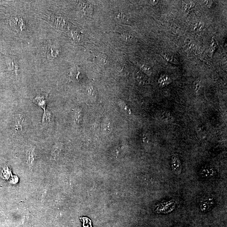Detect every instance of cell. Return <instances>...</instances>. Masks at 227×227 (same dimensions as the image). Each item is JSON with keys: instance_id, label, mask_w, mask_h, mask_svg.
Instances as JSON below:
<instances>
[{"instance_id": "8", "label": "cell", "mask_w": 227, "mask_h": 227, "mask_svg": "<svg viewBox=\"0 0 227 227\" xmlns=\"http://www.w3.org/2000/svg\"><path fill=\"white\" fill-rule=\"evenodd\" d=\"M161 55L168 62L175 64V65H177L178 63V61L176 60V59L172 55H168V54L163 53L161 54Z\"/></svg>"}, {"instance_id": "2", "label": "cell", "mask_w": 227, "mask_h": 227, "mask_svg": "<svg viewBox=\"0 0 227 227\" xmlns=\"http://www.w3.org/2000/svg\"><path fill=\"white\" fill-rule=\"evenodd\" d=\"M171 167L172 172L175 175L181 174L182 170V164L177 155H173L171 157Z\"/></svg>"}, {"instance_id": "13", "label": "cell", "mask_w": 227, "mask_h": 227, "mask_svg": "<svg viewBox=\"0 0 227 227\" xmlns=\"http://www.w3.org/2000/svg\"><path fill=\"white\" fill-rule=\"evenodd\" d=\"M121 35V36L123 37V39H124L125 41H128V40H131L133 39V38H132L130 34H128V33H122Z\"/></svg>"}, {"instance_id": "9", "label": "cell", "mask_w": 227, "mask_h": 227, "mask_svg": "<svg viewBox=\"0 0 227 227\" xmlns=\"http://www.w3.org/2000/svg\"><path fill=\"white\" fill-rule=\"evenodd\" d=\"M218 47V45L214 39H213V41L212 42V44H211L209 50V54L211 55L210 56L213 55V53L215 51L216 49H217Z\"/></svg>"}, {"instance_id": "3", "label": "cell", "mask_w": 227, "mask_h": 227, "mask_svg": "<svg viewBox=\"0 0 227 227\" xmlns=\"http://www.w3.org/2000/svg\"><path fill=\"white\" fill-rule=\"evenodd\" d=\"M215 170L211 166H203L200 171V176L205 178H209L215 175Z\"/></svg>"}, {"instance_id": "6", "label": "cell", "mask_w": 227, "mask_h": 227, "mask_svg": "<svg viewBox=\"0 0 227 227\" xmlns=\"http://www.w3.org/2000/svg\"><path fill=\"white\" fill-rule=\"evenodd\" d=\"M52 118L51 114L49 112L47 111L45 112H44L43 115L42 119V123L44 125H49L52 122Z\"/></svg>"}, {"instance_id": "16", "label": "cell", "mask_w": 227, "mask_h": 227, "mask_svg": "<svg viewBox=\"0 0 227 227\" xmlns=\"http://www.w3.org/2000/svg\"><path fill=\"white\" fill-rule=\"evenodd\" d=\"M195 86L196 87V90H199L200 87L199 83L198 82H196V84L195 85Z\"/></svg>"}, {"instance_id": "12", "label": "cell", "mask_w": 227, "mask_h": 227, "mask_svg": "<svg viewBox=\"0 0 227 227\" xmlns=\"http://www.w3.org/2000/svg\"><path fill=\"white\" fill-rule=\"evenodd\" d=\"M203 26H204L203 23H202V22H199L195 25L194 30L196 32L202 30Z\"/></svg>"}, {"instance_id": "7", "label": "cell", "mask_w": 227, "mask_h": 227, "mask_svg": "<svg viewBox=\"0 0 227 227\" xmlns=\"http://www.w3.org/2000/svg\"><path fill=\"white\" fill-rule=\"evenodd\" d=\"M60 151V144H56L54 145L52 150L50 158L52 160H55L58 156L59 153Z\"/></svg>"}, {"instance_id": "14", "label": "cell", "mask_w": 227, "mask_h": 227, "mask_svg": "<svg viewBox=\"0 0 227 227\" xmlns=\"http://www.w3.org/2000/svg\"><path fill=\"white\" fill-rule=\"evenodd\" d=\"M141 69L143 71H144L145 73L149 74V73H150V68L145 66V65H143L141 66Z\"/></svg>"}, {"instance_id": "10", "label": "cell", "mask_w": 227, "mask_h": 227, "mask_svg": "<svg viewBox=\"0 0 227 227\" xmlns=\"http://www.w3.org/2000/svg\"><path fill=\"white\" fill-rule=\"evenodd\" d=\"M81 220L83 221V226L84 227H92L91 225V221L89 218H81Z\"/></svg>"}, {"instance_id": "15", "label": "cell", "mask_w": 227, "mask_h": 227, "mask_svg": "<svg viewBox=\"0 0 227 227\" xmlns=\"http://www.w3.org/2000/svg\"><path fill=\"white\" fill-rule=\"evenodd\" d=\"M158 1H150V3H151V5H155L157 4V3H158Z\"/></svg>"}, {"instance_id": "5", "label": "cell", "mask_w": 227, "mask_h": 227, "mask_svg": "<svg viewBox=\"0 0 227 227\" xmlns=\"http://www.w3.org/2000/svg\"><path fill=\"white\" fill-rule=\"evenodd\" d=\"M27 158L28 164L30 167H33L35 162V154L34 150L33 148H31L27 152Z\"/></svg>"}, {"instance_id": "1", "label": "cell", "mask_w": 227, "mask_h": 227, "mask_svg": "<svg viewBox=\"0 0 227 227\" xmlns=\"http://www.w3.org/2000/svg\"><path fill=\"white\" fill-rule=\"evenodd\" d=\"M49 99L48 93H42L34 97L33 102L37 105L44 110V112L46 111V107Z\"/></svg>"}, {"instance_id": "11", "label": "cell", "mask_w": 227, "mask_h": 227, "mask_svg": "<svg viewBox=\"0 0 227 227\" xmlns=\"http://www.w3.org/2000/svg\"><path fill=\"white\" fill-rule=\"evenodd\" d=\"M195 6V3L193 2H189L186 4L185 7V12L188 13L189 11L191 10Z\"/></svg>"}, {"instance_id": "4", "label": "cell", "mask_w": 227, "mask_h": 227, "mask_svg": "<svg viewBox=\"0 0 227 227\" xmlns=\"http://www.w3.org/2000/svg\"><path fill=\"white\" fill-rule=\"evenodd\" d=\"M214 201L212 198L204 201L201 205L200 209L203 212H207L210 210L214 205Z\"/></svg>"}]
</instances>
